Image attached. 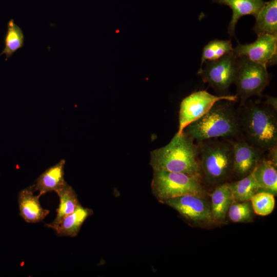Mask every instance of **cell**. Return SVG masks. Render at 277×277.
I'll return each mask as SVG.
<instances>
[{
    "label": "cell",
    "instance_id": "cell-1",
    "mask_svg": "<svg viewBox=\"0 0 277 277\" xmlns=\"http://www.w3.org/2000/svg\"><path fill=\"white\" fill-rule=\"evenodd\" d=\"M183 132L176 133L166 146L152 151L150 164L153 170L183 173L200 179L199 147Z\"/></svg>",
    "mask_w": 277,
    "mask_h": 277
},
{
    "label": "cell",
    "instance_id": "cell-2",
    "mask_svg": "<svg viewBox=\"0 0 277 277\" xmlns=\"http://www.w3.org/2000/svg\"><path fill=\"white\" fill-rule=\"evenodd\" d=\"M220 102L215 103L199 119L187 126L183 132L199 142L237 134L240 123L234 111L228 104Z\"/></svg>",
    "mask_w": 277,
    "mask_h": 277
},
{
    "label": "cell",
    "instance_id": "cell-3",
    "mask_svg": "<svg viewBox=\"0 0 277 277\" xmlns=\"http://www.w3.org/2000/svg\"><path fill=\"white\" fill-rule=\"evenodd\" d=\"M241 124L250 144L262 151L276 146L277 120L275 111L259 104L248 105Z\"/></svg>",
    "mask_w": 277,
    "mask_h": 277
},
{
    "label": "cell",
    "instance_id": "cell-4",
    "mask_svg": "<svg viewBox=\"0 0 277 277\" xmlns=\"http://www.w3.org/2000/svg\"><path fill=\"white\" fill-rule=\"evenodd\" d=\"M151 187L153 194L162 203L185 195H205L200 179L180 172L153 170Z\"/></svg>",
    "mask_w": 277,
    "mask_h": 277
},
{
    "label": "cell",
    "instance_id": "cell-5",
    "mask_svg": "<svg viewBox=\"0 0 277 277\" xmlns=\"http://www.w3.org/2000/svg\"><path fill=\"white\" fill-rule=\"evenodd\" d=\"M199 149L201 171L209 183L225 180L232 169V146L226 142L203 144Z\"/></svg>",
    "mask_w": 277,
    "mask_h": 277
},
{
    "label": "cell",
    "instance_id": "cell-6",
    "mask_svg": "<svg viewBox=\"0 0 277 277\" xmlns=\"http://www.w3.org/2000/svg\"><path fill=\"white\" fill-rule=\"evenodd\" d=\"M270 75L267 68L245 57H238V66L234 83L241 104L253 95H260L269 84Z\"/></svg>",
    "mask_w": 277,
    "mask_h": 277
},
{
    "label": "cell",
    "instance_id": "cell-7",
    "mask_svg": "<svg viewBox=\"0 0 277 277\" xmlns=\"http://www.w3.org/2000/svg\"><path fill=\"white\" fill-rule=\"evenodd\" d=\"M238 97L237 95H215L206 90L192 92L185 97L180 104L179 125L176 133L182 134L187 126L203 116L217 102H234Z\"/></svg>",
    "mask_w": 277,
    "mask_h": 277
},
{
    "label": "cell",
    "instance_id": "cell-8",
    "mask_svg": "<svg viewBox=\"0 0 277 277\" xmlns=\"http://www.w3.org/2000/svg\"><path fill=\"white\" fill-rule=\"evenodd\" d=\"M204 68L199 69L197 74L203 81L214 89L225 91L234 83L235 78L238 57L233 51L213 61L205 62Z\"/></svg>",
    "mask_w": 277,
    "mask_h": 277
},
{
    "label": "cell",
    "instance_id": "cell-9",
    "mask_svg": "<svg viewBox=\"0 0 277 277\" xmlns=\"http://www.w3.org/2000/svg\"><path fill=\"white\" fill-rule=\"evenodd\" d=\"M256 39L251 43L239 44L233 48L237 57L247 60L268 67L276 64L277 61V36L263 34L257 35Z\"/></svg>",
    "mask_w": 277,
    "mask_h": 277
},
{
    "label": "cell",
    "instance_id": "cell-10",
    "mask_svg": "<svg viewBox=\"0 0 277 277\" xmlns=\"http://www.w3.org/2000/svg\"><path fill=\"white\" fill-rule=\"evenodd\" d=\"M204 197L185 195L168 199L163 203L173 208L190 223L205 225L213 221L210 205Z\"/></svg>",
    "mask_w": 277,
    "mask_h": 277
},
{
    "label": "cell",
    "instance_id": "cell-11",
    "mask_svg": "<svg viewBox=\"0 0 277 277\" xmlns=\"http://www.w3.org/2000/svg\"><path fill=\"white\" fill-rule=\"evenodd\" d=\"M232 146V171L243 177L253 171L261 160L262 151L245 141L231 143Z\"/></svg>",
    "mask_w": 277,
    "mask_h": 277
},
{
    "label": "cell",
    "instance_id": "cell-12",
    "mask_svg": "<svg viewBox=\"0 0 277 277\" xmlns=\"http://www.w3.org/2000/svg\"><path fill=\"white\" fill-rule=\"evenodd\" d=\"M32 186L21 190L18 194L17 201L19 215L28 223L42 222L49 214V210L43 208L39 196L34 194Z\"/></svg>",
    "mask_w": 277,
    "mask_h": 277
},
{
    "label": "cell",
    "instance_id": "cell-13",
    "mask_svg": "<svg viewBox=\"0 0 277 277\" xmlns=\"http://www.w3.org/2000/svg\"><path fill=\"white\" fill-rule=\"evenodd\" d=\"M65 165V161L62 159L45 170L32 185L33 191H38L40 197L48 192H55L67 183L64 179Z\"/></svg>",
    "mask_w": 277,
    "mask_h": 277
},
{
    "label": "cell",
    "instance_id": "cell-14",
    "mask_svg": "<svg viewBox=\"0 0 277 277\" xmlns=\"http://www.w3.org/2000/svg\"><path fill=\"white\" fill-rule=\"evenodd\" d=\"M213 3L229 7L232 10V16L228 27L230 36L234 35L235 26L243 16L248 15L256 17L262 8L264 0H212Z\"/></svg>",
    "mask_w": 277,
    "mask_h": 277
},
{
    "label": "cell",
    "instance_id": "cell-15",
    "mask_svg": "<svg viewBox=\"0 0 277 277\" xmlns=\"http://www.w3.org/2000/svg\"><path fill=\"white\" fill-rule=\"evenodd\" d=\"M55 192L60 200L58 207L56 210V215L52 222L45 224L47 227L52 229L56 227L65 217L73 212L81 205L77 194L72 186L67 183Z\"/></svg>",
    "mask_w": 277,
    "mask_h": 277
},
{
    "label": "cell",
    "instance_id": "cell-16",
    "mask_svg": "<svg viewBox=\"0 0 277 277\" xmlns=\"http://www.w3.org/2000/svg\"><path fill=\"white\" fill-rule=\"evenodd\" d=\"M233 202L229 183H224L216 187L211 195L210 208L213 222H223Z\"/></svg>",
    "mask_w": 277,
    "mask_h": 277
},
{
    "label": "cell",
    "instance_id": "cell-17",
    "mask_svg": "<svg viewBox=\"0 0 277 277\" xmlns=\"http://www.w3.org/2000/svg\"><path fill=\"white\" fill-rule=\"evenodd\" d=\"M93 214L92 209L80 205L72 213L65 217L53 230L60 236H76L83 223Z\"/></svg>",
    "mask_w": 277,
    "mask_h": 277
},
{
    "label": "cell",
    "instance_id": "cell-18",
    "mask_svg": "<svg viewBox=\"0 0 277 277\" xmlns=\"http://www.w3.org/2000/svg\"><path fill=\"white\" fill-rule=\"evenodd\" d=\"M255 18L253 29L257 35L269 34L277 36V0L265 2Z\"/></svg>",
    "mask_w": 277,
    "mask_h": 277
},
{
    "label": "cell",
    "instance_id": "cell-19",
    "mask_svg": "<svg viewBox=\"0 0 277 277\" xmlns=\"http://www.w3.org/2000/svg\"><path fill=\"white\" fill-rule=\"evenodd\" d=\"M255 179L260 191L269 192L274 195L277 193L276 166L270 161L261 160L253 169Z\"/></svg>",
    "mask_w": 277,
    "mask_h": 277
},
{
    "label": "cell",
    "instance_id": "cell-20",
    "mask_svg": "<svg viewBox=\"0 0 277 277\" xmlns=\"http://www.w3.org/2000/svg\"><path fill=\"white\" fill-rule=\"evenodd\" d=\"M234 202L250 201L252 197L260 191L254 175L253 170L240 180L229 183Z\"/></svg>",
    "mask_w": 277,
    "mask_h": 277
},
{
    "label": "cell",
    "instance_id": "cell-21",
    "mask_svg": "<svg viewBox=\"0 0 277 277\" xmlns=\"http://www.w3.org/2000/svg\"><path fill=\"white\" fill-rule=\"evenodd\" d=\"M24 42L23 30L13 19H11L7 24V30L4 39L5 47L0 53V56L5 54L7 60L24 46Z\"/></svg>",
    "mask_w": 277,
    "mask_h": 277
},
{
    "label": "cell",
    "instance_id": "cell-22",
    "mask_svg": "<svg viewBox=\"0 0 277 277\" xmlns=\"http://www.w3.org/2000/svg\"><path fill=\"white\" fill-rule=\"evenodd\" d=\"M233 51L230 40L215 39L211 41L203 49L200 69L205 62L218 60Z\"/></svg>",
    "mask_w": 277,
    "mask_h": 277
},
{
    "label": "cell",
    "instance_id": "cell-23",
    "mask_svg": "<svg viewBox=\"0 0 277 277\" xmlns=\"http://www.w3.org/2000/svg\"><path fill=\"white\" fill-rule=\"evenodd\" d=\"M250 201L253 212L261 216L270 214L275 206L274 195L264 191H259L255 194Z\"/></svg>",
    "mask_w": 277,
    "mask_h": 277
},
{
    "label": "cell",
    "instance_id": "cell-24",
    "mask_svg": "<svg viewBox=\"0 0 277 277\" xmlns=\"http://www.w3.org/2000/svg\"><path fill=\"white\" fill-rule=\"evenodd\" d=\"M227 213L234 223H247L252 220L253 210L250 201L233 202Z\"/></svg>",
    "mask_w": 277,
    "mask_h": 277
},
{
    "label": "cell",
    "instance_id": "cell-25",
    "mask_svg": "<svg viewBox=\"0 0 277 277\" xmlns=\"http://www.w3.org/2000/svg\"><path fill=\"white\" fill-rule=\"evenodd\" d=\"M265 104L267 106L271 108L274 111H276L277 109V101L276 98L272 96H267L265 102Z\"/></svg>",
    "mask_w": 277,
    "mask_h": 277
},
{
    "label": "cell",
    "instance_id": "cell-26",
    "mask_svg": "<svg viewBox=\"0 0 277 277\" xmlns=\"http://www.w3.org/2000/svg\"><path fill=\"white\" fill-rule=\"evenodd\" d=\"M269 159L268 160L270 161L272 163L276 166L277 163V149L276 146H274L270 150H269Z\"/></svg>",
    "mask_w": 277,
    "mask_h": 277
}]
</instances>
